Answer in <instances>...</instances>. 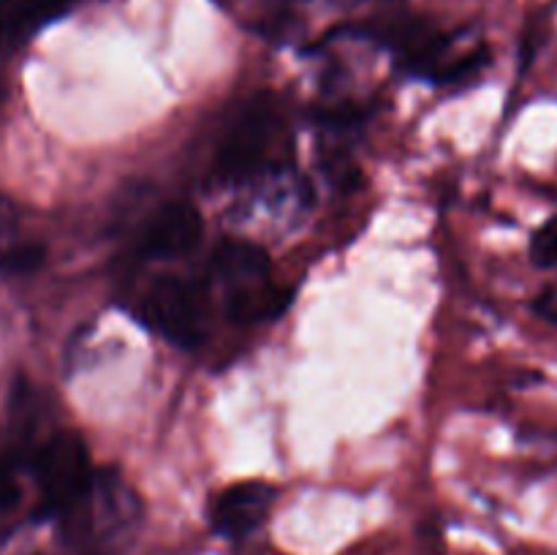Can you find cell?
Here are the masks:
<instances>
[{"label":"cell","mask_w":557,"mask_h":555,"mask_svg":"<svg viewBox=\"0 0 557 555\" xmlns=\"http://www.w3.org/2000/svg\"><path fill=\"white\" fill-rule=\"evenodd\" d=\"M58 520L76 555H114L134 536L141 504L117 471H96L85 495Z\"/></svg>","instance_id":"obj_1"},{"label":"cell","mask_w":557,"mask_h":555,"mask_svg":"<svg viewBox=\"0 0 557 555\" xmlns=\"http://www.w3.org/2000/svg\"><path fill=\"white\" fill-rule=\"evenodd\" d=\"M212 275L223 288L228 319L237 324H261L286 310L292 292L272 278L264 248L245 239H226L212 256Z\"/></svg>","instance_id":"obj_2"},{"label":"cell","mask_w":557,"mask_h":555,"mask_svg":"<svg viewBox=\"0 0 557 555\" xmlns=\"http://www.w3.org/2000/svg\"><path fill=\"white\" fill-rule=\"evenodd\" d=\"M33 473L41 495V515L60 517L85 495L96 468L82 435L58 430L38 446L33 457Z\"/></svg>","instance_id":"obj_3"},{"label":"cell","mask_w":557,"mask_h":555,"mask_svg":"<svg viewBox=\"0 0 557 555\" xmlns=\"http://www.w3.org/2000/svg\"><path fill=\"white\" fill-rule=\"evenodd\" d=\"M207 316H210V299L205 286L188 278H158L141 299L145 324L183 348H194L205 341Z\"/></svg>","instance_id":"obj_4"},{"label":"cell","mask_w":557,"mask_h":555,"mask_svg":"<svg viewBox=\"0 0 557 555\" xmlns=\"http://www.w3.org/2000/svg\"><path fill=\"white\" fill-rule=\"evenodd\" d=\"M277 139V109L267 98H256L228 125L215 156V174L226 183L250 180L270 158Z\"/></svg>","instance_id":"obj_5"},{"label":"cell","mask_w":557,"mask_h":555,"mask_svg":"<svg viewBox=\"0 0 557 555\" xmlns=\"http://www.w3.org/2000/svg\"><path fill=\"white\" fill-rule=\"evenodd\" d=\"M277 490L267 482H237L221 490L210 504V522L221 536L243 539L261 528L270 515Z\"/></svg>","instance_id":"obj_6"},{"label":"cell","mask_w":557,"mask_h":555,"mask_svg":"<svg viewBox=\"0 0 557 555\" xmlns=\"http://www.w3.org/2000/svg\"><path fill=\"white\" fill-rule=\"evenodd\" d=\"M201 223L199 210L190 201H172V205L161 207L158 215L147 223L145 234H141V256L147 259H177V256L188 254L196 248L201 239Z\"/></svg>","instance_id":"obj_7"},{"label":"cell","mask_w":557,"mask_h":555,"mask_svg":"<svg viewBox=\"0 0 557 555\" xmlns=\"http://www.w3.org/2000/svg\"><path fill=\"white\" fill-rule=\"evenodd\" d=\"M74 0H0V47H14L71 9Z\"/></svg>","instance_id":"obj_8"},{"label":"cell","mask_w":557,"mask_h":555,"mask_svg":"<svg viewBox=\"0 0 557 555\" xmlns=\"http://www.w3.org/2000/svg\"><path fill=\"white\" fill-rule=\"evenodd\" d=\"M44 261V245L38 243H16L0 250V272L5 275H27Z\"/></svg>","instance_id":"obj_9"},{"label":"cell","mask_w":557,"mask_h":555,"mask_svg":"<svg viewBox=\"0 0 557 555\" xmlns=\"http://www.w3.org/2000/svg\"><path fill=\"white\" fill-rule=\"evenodd\" d=\"M531 261L542 270L557 267V215L542 223L531 237Z\"/></svg>","instance_id":"obj_10"},{"label":"cell","mask_w":557,"mask_h":555,"mask_svg":"<svg viewBox=\"0 0 557 555\" xmlns=\"http://www.w3.org/2000/svg\"><path fill=\"white\" fill-rule=\"evenodd\" d=\"M16 498H20V490H16L14 471H11L9 462L0 457V511L11 509V506L16 504Z\"/></svg>","instance_id":"obj_11"},{"label":"cell","mask_w":557,"mask_h":555,"mask_svg":"<svg viewBox=\"0 0 557 555\" xmlns=\"http://www.w3.org/2000/svg\"><path fill=\"white\" fill-rule=\"evenodd\" d=\"M11 226H14V210H11V201L5 199V196H0V237H3Z\"/></svg>","instance_id":"obj_12"},{"label":"cell","mask_w":557,"mask_h":555,"mask_svg":"<svg viewBox=\"0 0 557 555\" xmlns=\"http://www.w3.org/2000/svg\"><path fill=\"white\" fill-rule=\"evenodd\" d=\"M275 3H294V0H275Z\"/></svg>","instance_id":"obj_13"}]
</instances>
